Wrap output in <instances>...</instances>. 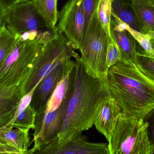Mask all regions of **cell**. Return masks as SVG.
Instances as JSON below:
<instances>
[{
    "label": "cell",
    "mask_w": 154,
    "mask_h": 154,
    "mask_svg": "<svg viewBox=\"0 0 154 154\" xmlns=\"http://www.w3.org/2000/svg\"><path fill=\"white\" fill-rule=\"evenodd\" d=\"M106 82L121 116L145 119L154 112V80L138 65L120 60L109 69Z\"/></svg>",
    "instance_id": "obj_1"
},
{
    "label": "cell",
    "mask_w": 154,
    "mask_h": 154,
    "mask_svg": "<svg viewBox=\"0 0 154 154\" xmlns=\"http://www.w3.org/2000/svg\"><path fill=\"white\" fill-rule=\"evenodd\" d=\"M74 58L77 67L75 85L58 135L60 144L75 139L93 126L98 105L108 93L106 79L88 74L78 53Z\"/></svg>",
    "instance_id": "obj_2"
},
{
    "label": "cell",
    "mask_w": 154,
    "mask_h": 154,
    "mask_svg": "<svg viewBox=\"0 0 154 154\" xmlns=\"http://www.w3.org/2000/svg\"><path fill=\"white\" fill-rule=\"evenodd\" d=\"M145 119L120 115L108 142V154H154Z\"/></svg>",
    "instance_id": "obj_3"
},
{
    "label": "cell",
    "mask_w": 154,
    "mask_h": 154,
    "mask_svg": "<svg viewBox=\"0 0 154 154\" xmlns=\"http://www.w3.org/2000/svg\"><path fill=\"white\" fill-rule=\"evenodd\" d=\"M110 38L98 18L97 9L84 31L80 59L88 74L106 79L109 68L107 54Z\"/></svg>",
    "instance_id": "obj_4"
},
{
    "label": "cell",
    "mask_w": 154,
    "mask_h": 154,
    "mask_svg": "<svg viewBox=\"0 0 154 154\" xmlns=\"http://www.w3.org/2000/svg\"><path fill=\"white\" fill-rule=\"evenodd\" d=\"M76 52L63 34L58 32L43 46L22 88V97L30 92L56 66L74 57Z\"/></svg>",
    "instance_id": "obj_5"
},
{
    "label": "cell",
    "mask_w": 154,
    "mask_h": 154,
    "mask_svg": "<svg viewBox=\"0 0 154 154\" xmlns=\"http://www.w3.org/2000/svg\"><path fill=\"white\" fill-rule=\"evenodd\" d=\"M75 81L76 79L71 83L66 95L57 109L51 112L43 111L36 114L33 135V146H39L58 138L69 100L75 90Z\"/></svg>",
    "instance_id": "obj_6"
},
{
    "label": "cell",
    "mask_w": 154,
    "mask_h": 154,
    "mask_svg": "<svg viewBox=\"0 0 154 154\" xmlns=\"http://www.w3.org/2000/svg\"><path fill=\"white\" fill-rule=\"evenodd\" d=\"M4 21L7 29L15 35L32 31L51 30L38 12L33 0L19 3L6 10Z\"/></svg>",
    "instance_id": "obj_7"
},
{
    "label": "cell",
    "mask_w": 154,
    "mask_h": 154,
    "mask_svg": "<svg viewBox=\"0 0 154 154\" xmlns=\"http://www.w3.org/2000/svg\"><path fill=\"white\" fill-rule=\"evenodd\" d=\"M57 29L63 34L72 48L79 50L84 32L83 0H69L58 12Z\"/></svg>",
    "instance_id": "obj_8"
},
{
    "label": "cell",
    "mask_w": 154,
    "mask_h": 154,
    "mask_svg": "<svg viewBox=\"0 0 154 154\" xmlns=\"http://www.w3.org/2000/svg\"><path fill=\"white\" fill-rule=\"evenodd\" d=\"M21 154H108L105 143L90 142L84 135L60 144L58 138L38 146H33Z\"/></svg>",
    "instance_id": "obj_9"
},
{
    "label": "cell",
    "mask_w": 154,
    "mask_h": 154,
    "mask_svg": "<svg viewBox=\"0 0 154 154\" xmlns=\"http://www.w3.org/2000/svg\"><path fill=\"white\" fill-rule=\"evenodd\" d=\"M44 44L38 39L25 40L23 48L8 73L1 80L4 86L23 85L34 66Z\"/></svg>",
    "instance_id": "obj_10"
},
{
    "label": "cell",
    "mask_w": 154,
    "mask_h": 154,
    "mask_svg": "<svg viewBox=\"0 0 154 154\" xmlns=\"http://www.w3.org/2000/svg\"><path fill=\"white\" fill-rule=\"evenodd\" d=\"M67 60L58 64L35 87L29 106L36 114L45 110L49 100L63 76Z\"/></svg>",
    "instance_id": "obj_11"
},
{
    "label": "cell",
    "mask_w": 154,
    "mask_h": 154,
    "mask_svg": "<svg viewBox=\"0 0 154 154\" xmlns=\"http://www.w3.org/2000/svg\"><path fill=\"white\" fill-rule=\"evenodd\" d=\"M127 24L112 12L110 21L111 36L118 46L121 55V60L137 65V56L142 51L130 32L126 29Z\"/></svg>",
    "instance_id": "obj_12"
},
{
    "label": "cell",
    "mask_w": 154,
    "mask_h": 154,
    "mask_svg": "<svg viewBox=\"0 0 154 154\" xmlns=\"http://www.w3.org/2000/svg\"><path fill=\"white\" fill-rule=\"evenodd\" d=\"M120 115L118 106L108 91L98 105L94 122L97 130L107 141L112 135Z\"/></svg>",
    "instance_id": "obj_13"
},
{
    "label": "cell",
    "mask_w": 154,
    "mask_h": 154,
    "mask_svg": "<svg viewBox=\"0 0 154 154\" xmlns=\"http://www.w3.org/2000/svg\"><path fill=\"white\" fill-rule=\"evenodd\" d=\"M22 85L7 86L0 84V129L8 125L16 114L22 97Z\"/></svg>",
    "instance_id": "obj_14"
},
{
    "label": "cell",
    "mask_w": 154,
    "mask_h": 154,
    "mask_svg": "<svg viewBox=\"0 0 154 154\" xmlns=\"http://www.w3.org/2000/svg\"><path fill=\"white\" fill-rule=\"evenodd\" d=\"M76 71L75 60H72L71 59L68 60L63 76L49 100L44 110L45 112L54 111L59 107L66 95L71 83L76 79Z\"/></svg>",
    "instance_id": "obj_15"
},
{
    "label": "cell",
    "mask_w": 154,
    "mask_h": 154,
    "mask_svg": "<svg viewBox=\"0 0 154 154\" xmlns=\"http://www.w3.org/2000/svg\"><path fill=\"white\" fill-rule=\"evenodd\" d=\"M29 130L0 129V144L11 154H21L30 145Z\"/></svg>",
    "instance_id": "obj_16"
},
{
    "label": "cell",
    "mask_w": 154,
    "mask_h": 154,
    "mask_svg": "<svg viewBox=\"0 0 154 154\" xmlns=\"http://www.w3.org/2000/svg\"><path fill=\"white\" fill-rule=\"evenodd\" d=\"M141 30L146 34L154 32V5L150 0H130Z\"/></svg>",
    "instance_id": "obj_17"
},
{
    "label": "cell",
    "mask_w": 154,
    "mask_h": 154,
    "mask_svg": "<svg viewBox=\"0 0 154 154\" xmlns=\"http://www.w3.org/2000/svg\"><path fill=\"white\" fill-rule=\"evenodd\" d=\"M112 12L130 28L141 32L130 0H112Z\"/></svg>",
    "instance_id": "obj_18"
},
{
    "label": "cell",
    "mask_w": 154,
    "mask_h": 154,
    "mask_svg": "<svg viewBox=\"0 0 154 154\" xmlns=\"http://www.w3.org/2000/svg\"><path fill=\"white\" fill-rule=\"evenodd\" d=\"M33 3L49 29L54 33H57L56 24L58 19L57 0H33Z\"/></svg>",
    "instance_id": "obj_19"
},
{
    "label": "cell",
    "mask_w": 154,
    "mask_h": 154,
    "mask_svg": "<svg viewBox=\"0 0 154 154\" xmlns=\"http://www.w3.org/2000/svg\"><path fill=\"white\" fill-rule=\"evenodd\" d=\"M16 36L7 29L5 22L0 27V70L16 42Z\"/></svg>",
    "instance_id": "obj_20"
},
{
    "label": "cell",
    "mask_w": 154,
    "mask_h": 154,
    "mask_svg": "<svg viewBox=\"0 0 154 154\" xmlns=\"http://www.w3.org/2000/svg\"><path fill=\"white\" fill-rule=\"evenodd\" d=\"M112 0H99L97 8L98 18L103 29L112 38L110 32V21L112 16Z\"/></svg>",
    "instance_id": "obj_21"
},
{
    "label": "cell",
    "mask_w": 154,
    "mask_h": 154,
    "mask_svg": "<svg viewBox=\"0 0 154 154\" xmlns=\"http://www.w3.org/2000/svg\"><path fill=\"white\" fill-rule=\"evenodd\" d=\"M126 29L130 32L140 46L143 53L146 56L154 58V51L151 42V39L154 37V32H149L144 34L132 29L128 24L126 27Z\"/></svg>",
    "instance_id": "obj_22"
},
{
    "label": "cell",
    "mask_w": 154,
    "mask_h": 154,
    "mask_svg": "<svg viewBox=\"0 0 154 154\" xmlns=\"http://www.w3.org/2000/svg\"><path fill=\"white\" fill-rule=\"evenodd\" d=\"M36 113L29 105L16 118L13 125V128L30 130L34 129Z\"/></svg>",
    "instance_id": "obj_23"
},
{
    "label": "cell",
    "mask_w": 154,
    "mask_h": 154,
    "mask_svg": "<svg viewBox=\"0 0 154 154\" xmlns=\"http://www.w3.org/2000/svg\"><path fill=\"white\" fill-rule=\"evenodd\" d=\"M137 59L140 68L154 80V58L145 55L142 51L138 53Z\"/></svg>",
    "instance_id": "obj_24"
},
{
    "label": "cell",
    "mask_w": 154,
    "mask_h": 154,
    "mask_svg": "<svg viewBox=\"0 0 154 154\" xmlns=\"http://www.w3.org/2000/svg\"><path fill=\"white\" fill-rule=\"evenodd\" d=\"M121 60V55L118 46L113 38L109 41L107 54V65L109 69Z\"/></svg>",
    "instance_id": "obj_25"
},
{
    "label": "cell",
    "mask_w": 154,
    "mask_h": 154,
    "mask_svg": "<svg viewBox=\"0 0 154 154\" xmlns=\"http://www.w3.org/2000/svg\"><path fill=\"white\" fill-rule=\"evenodd\" d=\"M99 1V0H83V11L85 18L84 31L97 10Z\"/></svg>",
    "instance_id": "obj_26"
},
{
    "label": "cell",
    "mask_w": 154,
    "mask_h": 154,
    "mask_svg": "<svg viewBox=\"0 0 154 154\" xmlns=\"http://www.w3.org/2000/svg\"><path fill=\"white\" fill-rule=\"evenodd\" d=\"M148 123V131L151 142L152 143L154 151V112L145 119Z\"/></svg>",
    "instance_id": "obj_27"
},
{
    "label": "cell",
    "mask_w": 154,
    "mask_h": 154,
    "mask_svg": "<svg viewBox=\"0 0 154 154\" xmlns=\"http://www.w3.org/2000/svg\"><path fill=\"white\" fill-rule=\"evenodd\" d=\"M30 1H33V0H0V2L5 12L6 10L16 4L21 2Z\"/></svg>",
    "instance_id": "obj_28"
},
{
    "label": "cell",
    "mask_w": 154,
    "mask_h": 154,
    "mask_svg": "<svg viewBox=\"0 0 154 154\" xmlns=\"http://www.w3.org/2000/svg\"><path fill=\"white\" fill-rule=\"evenodd\" d=\"M5 14V11L0 2V27L4 23V20Z\"/></svg>",
    "instance_id": "obj_29"
},
{
    "label": "cell",
    "mask_w": 154,
    "mask_h": 154,
    "mask_svg": "<svg viewBox=\"0 0 154 154\" xmlns=\"http://www.w3.org/2000/svg\"><path fill=\"white\" fill-rule=\"evenodd\" d=\"M0 152L5 154H11L5 146L1 144H0Z\"/></svg>",
    "instance_id": "obj_30"
},
{
    "label": "cell",
    "mask_w": 154,
    "mask_h": 154,
    "mask_svg": "<svg viewBox=\"0 0 154 154\" xmlns=\"http://www.w3.org/2000/svg\"><path fill=\"white\" fill-rule=\"evenodd\" d=\"M151 42L152 48L153 49L154 51V37L151 39Z\"/></svg>",
    "instance_id": "obj_31"
},
{
    "label": "cell",
    "mask_w": 154,
    "mask_h": 154,
    "mask_svg": "<svg viewBox=\"0 0 154 154\" xmlns=\"http://www.w3.org/2000/svg\"><path fill=\"white\" fill-rule=\"evenodd\" d=\"M150 1L154 5V0H150Z\"/></svg>",
    "instance_id": "obj_32"
},
{
    "label": "cell",
    "mask_w": 154,
    "mask_h": 154,
    "mask_svg": "<svg viewBox=\"0 0 154 154\" xmlns=\"http://www.w3.org/2000/svg\"><path fill=\"white\" fill-rule=\"evenodd\" d=\"M0 154H5L4 153H3L1 152H0Z\"/></svg>",
    "instance_id": "obj_33"
}]
</instances>
